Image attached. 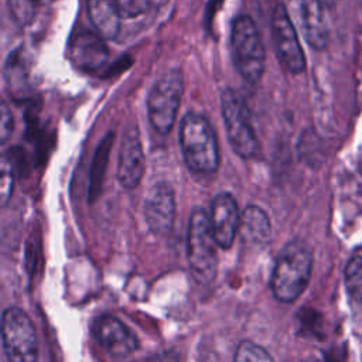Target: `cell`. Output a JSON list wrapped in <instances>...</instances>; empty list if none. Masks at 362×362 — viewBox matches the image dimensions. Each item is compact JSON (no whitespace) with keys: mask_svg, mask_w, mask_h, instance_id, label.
I'll return each mask as SVG.
<instances>
[{"mask_svg":"<svg viewBox=\"0 0 362 362\" xmlns=\"http://www.w3.org/2000/svg\"><path fill=\"white\" fill-rule=\"evenodd\" d=\"M14 129V117L10 112L6 102L1 103V115H0V140L1 143H6L7 139L11 136Z\"/></svg>","mask_w":362,"mask_h":362,"instance_id":"obj_24","label":"cell"},{"mask_svg":"<svg viewBox=\"0 0 362 362\" xmlns=\"http://www.w3.org/2000/svg\"><path fill=\"white\" fill-rule=\"evenodd\" d=\"M240 233L243 239L255 246H264L272 233L267 214L256 205H247L240 216Z\"/></svg>","mask_w":362,"mask_h":362,"instance_id":"obj_16","label":"cell"},{"mask_svg":"<svg viewBox=\"0 0 362 362\" xmlns=\"http://www.w3.org/2000/svg\"><path fill=\"white\" fill-rule=\"evenodd\" d=\"M313 270V255L300 240L288 242L279 253L270 279L273 296L281 303L296 301L307 288Z\"/></svg>","mask_w":362,"mask_h":362,"instance_id":"obj_1","label":"cell"},{"mask_svg":"<svg viewBox=\"0 0 362 362\" xmlns=\"http://www.w3.org/2000/svg\"><path fill=\"white\" fill-rule=\"evenodd\" d=\"M4 78L6 83L10 89V93L23 96L28 88V74L27 66L24 65V58L18 51H14L8 55L7 62L4 65Z\"/></svg>","mask_w":362,"mask_h":362,"instance_id":"obj_18","label":"cell"},{"mask_svg":"<svg viewBox=\"0 0 362 362\" xmlns=\"http://www.w3.org/2000/svg\"><path fill=\"white\" fill-rule=\"evenodd\" d=\"M300 28L314 49H324L328 42V28L321 0H291Z\"/></svg>","mask_w":362,"mask_h":362,"instance_id":"obj_14","label":"cell"},{"mask_svg":"<svg viewBox=\"0 0 362 362\" xmlns=\"http://www.w3.org/2000/svg\"><path fill=\"white\" fill-rule=\"evenodd\" d=\"M184 90L182 72L180 69L167 71L151 86L147 96V110L151 126L161 134H167L180 109Z\"/></svg>","mask_w":362,"mask_h":362,"instance_id":"obj_6","label":"cell"},{"mask_svg":"<svg viewBox=\"0 0 362 362\" xmlns=\"http://www.w3.org/2000/svg\"><path fill=\"white\" fill-rule=\"evenodd\" d=\"M272 33L277 58L290 74H301L305 69V58L296 28L283 4H277L272 14Z\"/></svg>","mask_w":362,"mask_h":362,"instance_id":"obj_8","label":"cell"},{"mask_svg":"<svg viewBox=\"0 0 362 362\" xmlns=\"http://www.w3.org/2000/svg\"><path fill=\"white\" fill-rule=\"evenodd\" d=\"M230 51L240 76L249 83H257L264 72L266 52L256 23L249 16H239L233 21Z\"/></svg>","mask_w":362,"mask_h":362,"instance_id":"obj_4","label":"cell"},{"mask_svg":"<svg viewBox=\"0 0 362 362\" xmlns=\"http://www.w3.org/2000/svg\"><path fill=\"white\" fill-rule=\"evenodd\" d=\"M233 362H274L270 354L253 341H242L235 352Z\"/></svg>","mask_w":362,"mask_h":362,"instance_id":"obj_20","label":"cell"},{"mask_svg":"<svg viewBox=\"0 0 362 362\" xmlns=\"http://www.w3.org/2000/svg\"><path fill=\"white\" fill-rule=\"evenodd\" d=\"M34 0H8L10 16L18 25H28L35 16Z\"/></svg>","mask_w":362,"mask_h":362,"instance_id":"obj_21","label":"cell"},{"mask_svg":"<svg viewBox=\"0 0 362 362\" xmlns=\"http://www.w3.org/2000/svg\"><path fill=\"white\" fill-rule=\"evenodd\" d=\"M89 18L105 40H113L120 30V13L116 0H88Z\"/></svg>","mask_w":362,"mask_h":362,"instance_id":"obj_15","label":"cell"},{"mask_svg":"<svg viewBox=\"0 0 362 362\" xmlns=\"http://www.w3.org/2000/svg\"><path fill=\"white\" fill-rule=\"evenodd\" d=\"M146 170V157L137 126H130L123 137L119 163H117V178L122 187L132 189L136 188Z\"/></svg>","mask_w":362,"mask_h":362,"instance_id":"obj_13","label":"cell"},{"mask_svg":"<svg viewBox=\"0 0 362 362\" xmlns=\"http://www.w3.org/2000/svg\"><path fill=\"white\" fill-rule=\"evenodd\" d=\"M3 349L8 362H37L38 339L31 318L18 307H8L1 317Z\"/></svg>","mask_w":362,"mask_h":362,"instance_id":"obj_7","label":"cell"},{"mask_svg":"<svg viewBox=\"0 0 362 362\" xmlns=\"http://www.w3.org/2000/svg\"><path fill=\"white\" fill-rule=\"evenodd\" d=\"M115 140L113 133H107L103 140L99 143L93 158H92V167H90V174H89V199L95 201L98 195L100 194V185L105 178V171L107 167V160H109V153L112 148Z\"/></svg>","mask_w":362,"mask_h":362,"instance_id":"obj_17","label":"cell"},{"mask_svg":"<svg viewBox=\"0 0 362 362\" xmlns=\"http://www.w3.org/2000/svg\"><path fill=\"white\" fill-rule=\"evenodd\" d=\"M92 334L99 345L112 356H129L139 348L137 337L119 318L103 314L93 320Z\"/></svg>","mask_w":362,"mask_h":362,"instance_id":"obj_9","label":"cell"},{"mask_svg":"<svg viewBox=\"0 0 362 362\" xmlns=\"http://www.w3.org/2000/svg\"><path fill=\"white\" fill-rule=\"evenodd\" d=\"M37 4H48V3H51L52 0H34Z\"/></svg>","mask_w":362,"mask_h":362,"instance_id":"obj_26","label":"cell"},{"mask_svg":"<svg viewBox=\"0 0 362 362\" xmlns=\"http://www.w3.org/2000/svg\"><path fill=\"white\" fill-rule=\"evenodd\" d=\"M68 55L76 68L92 72L106 64L109 49L105 44V38L99 33L79 28L71 35Z\"/></svg>","mask_w":362,"mask_h":362,"instance_id":"obj_10","label":"cell"},{"mask_svg":"<svg viewBox=\"0 0 362 362\" xmlns=\"http://www.w3.org/2000/svg\"><path fill=\"white\" fill-rule=\"evenodd\" d=\"M221 109L233 151L242 158L255 157L259 151V141L245 99L236 90L228 88L222 92Z\"/></svg>","mask_w":362,"mask_h":362,"instance_id":"obj_5","label":"cell"},{"mask_svg":"<svg viewBox=\"0 0 362 362\" xmlns=\"http://www.w3.org/2000/svg\"><path fill=\"white\" fill-rule=\"evenodd\" d=\"M216 239L209 222V215L197 206L188 225V262L194 279L201 284H209L218 266Z\"/></svg>","mask_w":362,"mask_h":362,"instance_id":"obj_3","label":"cell"},{"mask_svg":"<svg viewBox=\"0 0 362 362\" xmlns=\"http://www.w3.org/2000/svg\"><path fill=\"white\" fill-rule=\"evenodd\" d=\"M122 18H134L148 8V0H116Z\"/></svg>","mask_w":362,"mask_h":362,"instance_id":"obj_23","label":"cell"},{"mask_svg":"<svg viewBox=\"0 0 362 362\" xmlns=\"http://www.w3.org/2000/svg\"><path fill=\"white\" fill-rule=\"evenodd\" d=\"M180 144L187 167L197 174H212L219 165V148L215 130L209 120L188 112L180 127Z\"/></svg>","mask_w":362,"mask_h":362,"instance_id":"obj_2","label":"cell"},{"mask_svg":"<svg viewBox=\"0 0 362 362\" xmlns=\"http://www.w3.org/2000/svg\"><path fill=\"white\" fill-rule=\"evenodd\" d=\"M13 185H14V170H13L11 157L4 156L1 161V181H0V198H1L3 206L8 202L13 194Z\"/></svg>","mask_w":362,"mask_h":362,"instance_id":"obj_22","label":"cell"},{"mask_svg":"<svg viewBox=\"0 0 362 362\" xmlns=\"http://www.w3.org/2000/svg\"><path fill=\"white\" fill-rule=\"evenodd\" d=\"M208 215L218 246L222 249L230 247L240 229L242 216L235 198L229 192L215 195Z\"/></svg>","mask_w":362,"mask_h":362,"instance_id":"obj_12","label":"cell"},{"mask_svg":"<svg viewBox=\"0 0 362 362\" xmlns=\"http://www.w3.org/2000/svg\"><path fill=\"white\" fill-rule=\"evenodd\" d=\"M148 362H180L177 352L174 351H164L160 352L148 359Z\"/></svg>","mask_w":362,"mask_h":362,"instance_id":"obj_25","label":"cell"},{"mask_svg":"<svg viewBox=\"0 0 362 362\" xmlns=\"http://www.w3.org/2000/svg\"><path fill=\"white\" fill-rule=\"evenodd\" d=\"M345 288L355 303H362V256H354L345 266Z\"/></svg>","mask_w":362,"mask_h":362,"instance_id":"obj_19","label":"cell"},{"mask_svg":"<svg viewBox=\"0 0 362 362\" xmlns=\"http://www.w3.org/2000/svg\"><path fill=\"white\" fill-rule=\"evenodd\" d=\"M144 215L148 228L160 235L168 233L175 219V192L168 182L154 184L144 199Z\"/></svg>","mask_w":362,"mask_h":362,"instance_id":"obj_11","label":"cell"}]
</instances>
